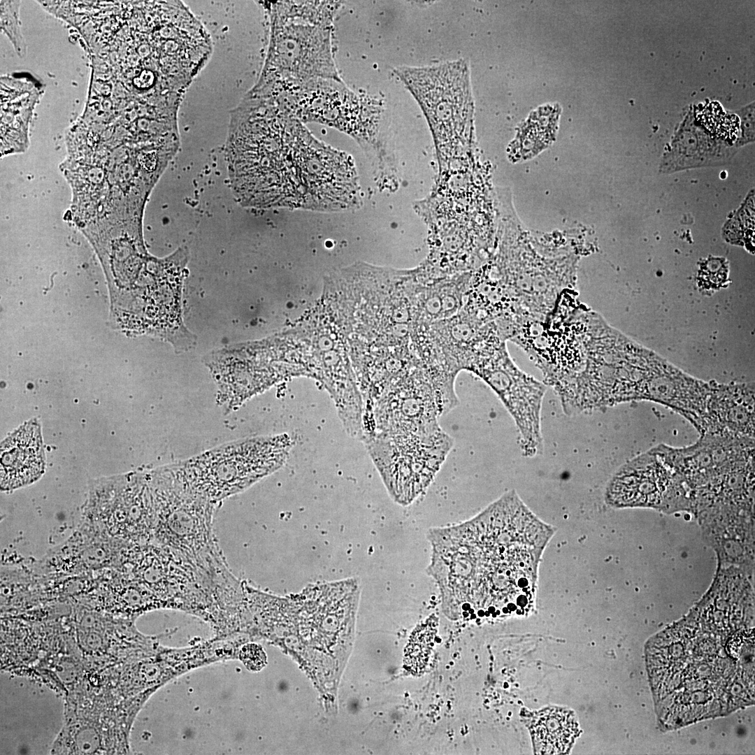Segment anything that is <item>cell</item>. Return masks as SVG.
Instances as JSON below:
<instances>
[{"label": "cell", "mask_w": 755, "mask_h": 755, "mask_svg": "<svg viewBox=\"0 0 755 755\" xmlns=\"http://www.w3.org/2000/svg\"><path fill=\"white\" fill-rule=\"evenodd\" d=\"M652 638L646 661L664 729L725 716L754 701V628L735 610L705 603Z\"/></svg>", "instance_id": "cell-1"}, {"label": "cell", "mask_w": 755, "mask_h": 755, "mask_svg": "<svg viewBox=\"0 0 755 755\" xmlns=\"http://www.w3.org/2000/svg\"><path fill=\"white\" fill-rule=\"evenodd\" d=\"M554 533L511 490L473 518L431 528L426 571L446 600L533 597L540 559Z\"/></svg>", "instance_id": "cell-2"}, {"label": "cell", "mask_w": 755, "mask_h": 755, "mask_svg": "<svg viewBox=\"0 0 755 755\" xmlns=\"http://www.w3.org/2000/svg\"><path fill=\"white\" fill-rule=\"evenodd\" d=\"M350 186L342 152L319 142L298 119L273 150L244 166L231 187L241 203L336 210Z\"/></svg>", "instance_id": "cell-3"}, {"label": "cell", "mask_w": 755, "mask_h": 755, "mask_svg": "<svg viewBox=\"0 0 755 755\" xmlns=\"http://www.w3.org/2000/svg\"><path fill=\"white\" fill-rule=\"evenodd\" d=\"M340 2L283 1L268 3L270 42L254 85L280 91L316 78L342 81L332 47V29Z\"/></svg>", "instance_id": "cell-4"}, {"label": "cell", "mask_w": 755, "mask_h": 755, "mask_svg": "<svg viewBox=\"0 0 755 755\" xmlns=\"http://www.w3.org/2000/svg\"><path fill=\"white\" fill-rule=\"evenodd\" d=\"M154 509L153 542L191 563L214 587L233 582L213 529L219 503L181 482L168 465L148 473Z\"/></svg>", "instance_id": "cell-5"}, {"label": "cell", "mask_w": 755, "mask_h": 755, "mask_svg": "<svg viewBox=\"0 0 755 755\" xmlns=\"http://www.w3.org/2000/svg\"><path fill=\"white\" fill-rule=\"evenodd\" d=\"M589 310L582 368L559 396L567 413L638 400L640 347Z\"/></svg>", "instance_id": "cell-6"}, {"label": "cell", "mask_w": 755, "mask_h": 755, "mask_svg": "<svg viewBox=\"0 0 755 755\" xmlns=\"http://www.w3.org/2000/svg\"><path fill=\"white\" fill-rule=\"evenodd\" d=\"M292 445L287 433L248 438L168 466L192 491L220 504L280 468Z\"/></svg>", "instance_id": "cell-7"}, {"label": "cell", "mask_w": 755, "mask_h": 755, "mask_svg": "<svg viewBox=\"0 0 755 755\" xmlns=\"http://www.w3.org/2000/svg\"><path fill=\"white\" fill-rule=\"evenodd\" d=\"M589 309L579 301L576 289H568L559 296L547 317L519 319L508 333V340L528 354L557 394L582 368Z\"/></svg>", "instance_id": "cell-8"}, {"label": "cell", "mask_w": 755, "mask_h": 755, "mask_svg": "<svg viewBox=\"0 0 755 755\" xmlns=\"http://www.w3.org/2000/svg\"><path fill=\"white\" fill-rule=\"evenodd\" d=\"M263 96L300 121L333 127L370 152L382 150L378 138L382 103L355 94L343 81L316 78Z\"/></svg>", "instance_id": "cell-9"}, {"label": "cell", "mask_w": 755, "mask_h": 755, "mask_svg": "<svg viewBox=\"0 0 755 755\" xmlns=\"http://www.w3.org/2000/svg\"><path fill=\"white\" fill-rule=\"evenodd\" d=\"M366 443L389 494L401 505L426 492L453 446L452 438L443 430L374 437Z\"/></svg>", "instance_id": "cell-10"}, {"label": "cell", "mask_w": 755, "mask_h": 755, "mask_svg": "<svg viewBox=\"0 0 755 755\" xmlns=\"http://www.w3.org/2000/svg\"><path fill=\"white\" fill-rule=\"evenodd\" d=\"M468 371L484 380L508 410L520 431L523 453H542L540 410L545 387L517 366L498 331L484 342Z\"/></svg>", "instance_id": "cell-11"}, {"label": "cell", "mask_w": 755, "mask_h": 755, "mask_svg": "<svg viewBox=\"0 0 755 755\" xmlns=\"http://www.w3.org/2000/svg\"><path fill=\"white\" fill-rule=\"evenodd\" d=\"M116 570L144 585L173 606L194 610L211 605L212 587L185 559L154 542H127Z\"/></svg>", "instance_id": "cell-12"}, {"label": "cell", "mask_w": 755, "mask_h": 755, "mask_svg": "<svg viewBox=\"0 0 755 755\" xmlns=\"http://www.w3.org/2000/svg\"><path fill=\"white\" fill-rule=\"evenodd\" d=\"M424 111L437 138L444 141L445 133L454 126L470 121L473 103L469 70L463 60L426 68L398 69Z\"/></svg>", "instance_id": "cell-13"}, {"label": "cell", "mask_w": 755, "mask_h": 755, "mask_svg": "<svg viewBox=\"0 0 755 755\" xmlns=\"http://www.w3.org/2000/svg\"><path fill=\"white\" fill-rule=\"evenodd\" d=\"M677 484L669 446L662 444L623 465L609 482L605 499L617 508L651 507L668 510Z\"/></svg>", "instance_id": "cell-14"}, {"label": "cell", "mask_w": 755, "mask_h": 755, "mask_svg": "<svg viewBox=\"0 0 755 755\" xmlns=\"http://www.w3.org/2000/svg\"><path fill=\"white\" fill-rule=\"evenodd\" d=\"M111 487L109 505L90 511L87 521L116 539L153 542L155 516L148 473L121 476Z\"/></svg>", "instance_id": "cell-15"}, {"label": "cell", "mask_w": 755, "mask_h": 755, "mask_svg": "<svg viewBox=\"0 0 755 755\" xmlns=\"http://www.w3.org/2000/svg\"><path fill=\"white\" fill-rule=\"evenodd\" d=\"M717 385L693 378L647 351L640 400L673 408L689 420L701 435L708 429L710 405Z\"/></svg>", "instance_id": "cell-16"}, {"label": "cell", "mask_w": 755, "mask_h": 755, "mask_svg": "<svg viewBox=\"0 0 755 755\" xmlns=\"http://www.w3.org/2000/svg\"><path fill=\"white\" fill-rule=\"evenodd\" d=\"M45 467L41 426L31 420L1 445V489L11 491L36 481Z\"/></svg>", "instance_id": "cell-17"}, {"label": "cell", "mask_w": 755, "mask_h": 755, "mask_svg": "<svg viewBox=\"0 0 755 755\" xmlns=\"http://www.w3.org/2000/svg\"><path fill=\"white\" fill-rule=\"evenodd\" d=\"M471 274L464 273L432 280L415 274L413 308L415 325L427 324L452 317L463 307Z\"/></svg>", "instance_id": "cell-18"}, {"label": "cell", "mask_w": 755, "mask_h": 755, "mask_svg": "<svg viewBox=\"0 0 755 755\" xmlns=\"http://www.w3.org/2000/svg\"><path fill=\"white\" fill-rule=\"evenodd\" d=\"M706 434L754 439V389L747 384H718L709 408Z\"/></svg>", "instance_id": "cell-19"}, {"label": "cell", "mask_w": 755, "mask_h": 755, "mask_svg": "<svg viewBox=\"0 0 755 755\" xmlns=\"http://www.w3.org/2000/svg\"><path fill=\"white\" fill-rule=\"evenodd\" d=\"M577 732L578 725L573 714L559 708L540 712L531 727L535 749L542 754L568 753Z\"/></svg>", "instance_id": "cell-20"}, {"label": "cell", "mask_w": 755, "mask_h": 755, "mask_svg": "<svg viewBox=\"0 0 755 755\" xmlns=\"http://www.w3.org/2000/svg\"><path fill=\"white\" fill-rule=\"evenodd\" d=\"M240 658L245 666L250 670L257 671L266 663V656L262 647L251 643L245 645L240 651Z\"/></svg>", "instance_id": "cell-21"}, {"label": "cell", "mask_w": 755, "mask_h": 755, "mask_svg": "<svg viewBox=\"0 0 755 755\" xmlns=\"http://www.w3.org/2000/svg\"><path fill=\"white\" fill-rule=\"evenodd\" d=\"M736 114L741 120V129L742 138L740 141V145L752 141L754 139V101L737 110Z\"/></svg>", "instance_id": "cell-22"}]
</instances>
